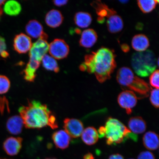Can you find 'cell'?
I'll return each mask as SVG.
<instances>
[{"mask_svg":"<svg viewBox=\"0 0 159 159\" xmlns=\"http://www.w3.org/2000/svg\"><path fill=\"white\" fill-rule=\"evenodd\" d=\"M45 159H57L54 158H47Z\"/></svg>","mask_w":159,"mask_h":159,"instance_id":"40","label":"cell"},{"mask_svg":"<svg viewBox=\"0 0 159 159\" xmlns=\"http://www.w3.org/2000/svg\"><path fill=\"white\" fill-rule=\"evenodd\" d=\"M52 138L56 148L61 150L68 148L71 140L70 137L65 130H63L53 133Z\"/></svg>","mask_w":159,"mask_h":159,"instance_id":"13","label":"cell"},{"mask_svg":"<svg viewBox=\"0 0 159 159\" xmlns=\"http://www.w3.org/2000/svg\"><path fill=\"white\" fill-rule=\"evenodd\" d=\"M0 159H2V158H0Z\"/></svg>","mask_w":159,"mask_h":159,"instance_id":"41","label":"cell"},{"mask_svg":"<svg viewBox=\"0 0 159 159\" xmlns=\"http://www.w3.org/2000/svg\"><path fill=\"white\" fill-rule=\"evenodd\" d=\"M159 71L158 70H155L150 77V83L151 86L155 89H159Z\"/></svg>","mask_w":159,"mask_h":159,"instance_id":"30","label":"cell"},{"mask_svg":"<svg viewBox=\"0 0 159 159\" xmlns=\"http://www.w3.org/2000/svg\"><path fill=\"white\" fill-rule=\"evenodd\" d=\"M24 124L27 129H40L48 126L58 128L56 118L47 105L36 100L28 101L26 105L19 108Z\"/></svg>","mask_w":159,"mask_h":159,"instance_id":"2","label":"cell"},{"mask_svg":"<svg viewBox=\"0 0 159 159\" xmlns=\"http://www.w3.org/2000/svg\"><path fill=\"white\" fill-rule=\"evenodd\" d=\"M23 141V139L20 137H9L3 142V150L9 156H16L21 150Z\"/></svg>","mask_w":159,"mask_h":159,"instance_id":"11","label":"cell"},{"mask_svg":"<svg viewBox=\"0 0 159 159\" xmlns=\"http://www.w3.org/2000/svg\"><path fill=\"white\" fill-rule=\"evenodd\" d=\"M107 26L109 32L115 34L120 32L124 28V22L116 13L109 16L107 20Z\"/></svg>","mask_w":159,"mask_h":159,"instance_id":"18","label":"cell"},{"mask_svg":"<svg viewBox=\"0 0 159 159\" xmlns=\"http://www.w3.org/2000/svg\"><path fill=\"white\" fill-rule=\"evenodd\" d=\"M131 63L135 73L142 77L149 76L157 67L156 57L154 52L150 50L134 53Z\"/></svg>","mask_w":159,"mask_h":159,"instance_id":"5","label":"cell"},{"mask_svg":"<svg viewBox=\"0 0 159 159\" xmlns=\"http://www.w3.org/2000/svg\"><path fill=\"white\" fill-rule=\"evenodd\" d=\"M99 138L106 139L107 144L116 145L122 143L128 139L134 142L138 141V137L118 119L109 117L104 126H101L98 130Z\"/></svg>","mask_w":159,"mask_h":159,"instance_id":"3","label":"cell"},{"mask_svg":"<svg viewBox=\"0 0 159 159\" xmlns=\"http://www.w3.org/2000/svg\"><path fill=\"white\" fill-rule=\"evenodd\" d=\"M114 51L102 47L96 52L87 55L84 61L80 66L81 71L94 73L99 83H103L111 78L116 67Z\"/></svg>","mask_w":159,"mask_h":159,"instance_id":"1","label":"cell"},{"mask_svg":"<svg viewBox=\"0 0 159 159\" xmlns=\"http://www.w3.org/2000/svg\"><path fill=\"white\" fill-rule=\"evenodd\" d=\"M50 54L55 59H62L67 57L69 53V47L62 39H55L49 45Z\"/></svg>","mask_w":159,"mask_h":159,"instance_id":"6","label":"cell"},{"mask_svg":"<svg viewBox=\"0 0 159 159\" xmlns=\"http://www.w3.org/2000/svg\"><path fill=\"white\" fill-rule=\"evenodd\" d=\"M134 159L131 158V159Z\"/></svg>","mask_w":159,"mask_h":159,"instance_id":"42","label":"cell"},{"mask_svg":"<svg viewBox=\"0 0 159 159\" xmlns=\"http://www.w3.org/2000/svg\"><path fill=\"white\" fill-rule=\"evenodd\" d=\"M121 49L125 52H128L130 50V48L128 45L123 44L121 46Z\"/></svg>","mask_w":159,"mask_h":159,"instance_id":"35","label":"cell"},{"mask_svg":"<svg viewBox=\"0 0 159 159\" xmlns=\"http://www.w3.org/2000/svg\"><path fill=\"white\" fill-rule=\"evenodd\" d=\"M158 3V1L155 0H139L137 1L139 8L144 13L152 12L156 7L157 4Z\"/></svg>","mask_w":159,"mask_h":159,"instance_id":"26","label":"cell"},{"mask_svg":"<svg viewBox=\"0 0 159 159\" xmlns=\"http://www.w3.org/2000/svg\"><path fill=\"white\" fill-rule=\"evenodd\" d=\"M25 31L29 36L34 39L48 38V37L43 31L42 25L36 20H31L25 26Z\"/></svg>","mask_w":159,"mask_h":159,"instance_id":"12","label":"cell"},{"mask_svg":"<svg viewBox=\"0 0 159 159\" xmlns=\"http://www.w3.org/2000/svg\"><path fill=\"white\" fill-rule=\"evenodd\" d=\"M41 61L43 66L47 70L56 73L59 72L60 69L58 63L56 59L51 56L45 55Z\"/></svg>","mask_w":159,"mask_h":159,"instance_id":"24","label":"cell"},{"mask_svg":"<svg viewBox=\"0 0 159 159\" xmlns=\"http://www.w3.org/2000/svg\"><path fill=\"white\" fill-rule=\"evenodd\" d=\"M2 10L1 8H0V17H1V16L2 14Z\"/></svg>","mask_w":159,"mask_h":159,"instance_id":"39","label":"cell"},{"mask_svg":"<svg viewBox=\"0 0 159 159\" xmlns=\"http://www.w3.org/2000/svg\"><path fill=\"white\" fill-rule=\"evenodd\" d=\"M150 101L151 104L155 108H158L159 102V89H155L151 91Z\"/></svg>","mask_w":159,"mask_h":159,"instance_id":"29","label":"cell"},{"mask_svg":"<svg viewBox=\"0 0 159 159\" xmlns=\"http://www.w3.org/2000/svg\"><path fill=\"white\" fill-rule=\"evenodd\" d=\"M133 48L138 52L146 50L150 46L149 39L144 34L136 35L133 37L132 41Z\"/></svg>","mask_w":159,"mask_h":159,"instance_id":"19","label":"cell"},{"mask_svg":"<svg viewBox=\"0 0 159 159\" xmlns=\"http://www.w3.org/2000/svg\"><path fill=\"white\" fill-rule=\"evenodd\" d=\"M108 159H124V158L122 155L117 153L111 155Z\"/></svg>","mask_w":159,"mask_h":159,"instance_id":"34","label":"cell"},{"mask_svg":"<svg viewBox=\"0 0 159 159\" xmlns=\"http://www.w3.org/2000/svg\"><path fill=\"white\" fill-rule=\"evenodd\" d=\"M74 21L77 26L81 28H85L92 23V18L90 14L86 12H78L75 15Z\"/></svg>","mask_w":159,"mask_h":159,"instance_id":"23","label":"cell"},{"mask_svg":"<svg viewBox=\"0 0 159 159\" xmlns=\"http://www.w3.org/2000/svg\"><path fill=\"white\" fill-rule=\"evenodd\" d=\"M23 121L20 116L15 115L8 119L6 124L7 130L10 134L13 135L19 134L22 131Z\"/></svg>","mask_w":159,"mask_h":159,"instance_id":"15","label":"cell"},{"mask_svg":"<svg viewBox=\"0 0 159 159\" xmlns=\"http://www.w3.org/2000/svg\"><path fill=\"white\" fill-rule=\"evenodd\" d=\"M32 44L30 38L23 33L16 35L14 39V48L20 54H24L30 51Z\"/></svg>","mask_w":159,"mask_h":159,"instance_id":"10","label":"cell"},{"mask_svg":"<svg viewBox=\"0 0 159 159\" xmlns=\"http://www.w3.org/2000/svg\"><path fill=\"white\" fill-rule=\"evenodd\" d=\"M63 17L60 11L52 9L47 14L45 22L49 27L55 28L59 26L63 21Z\"/></svg>","mask_w":159,"mask_h":159,"instance_id":"17","label":"cell"},{"mask_svg":"<svg viewBox=\"0 0 159 159\" xmlns=\"http://www.w3.org/2000/svg\"><path fill=\"white\" fill-rule=\"evenodd\" d=\"M91 5L95 10L98 17L105 19V17L108 18L111 15L116 13L114 9L109 8L108 6L101 1H94Z\"/></svg>","mask_w":159,"mask_h":159,"instance_id":"22","label":"cell"},{"mask_svg":"<svg viewBox=\"0 0 159 159\" xmlns=\"http://www.w3.org/2000/svg\"><path fill=\"white\" fill-rule=\"evenodd\" d=\"M138 159H156V158L152 152L149 151H145L139 154Z\"/></svg>","mask_w":159,"mask_h":159,"instance_id":"32","label":"cell"},{"mask_svg":"<svg viewBox=\"0 0 159 159\" xmlns=\"http://www.w3.org/2000/svg\"><path fill=\"white\" fill-rule=\"evenodd\" d=\"M53 4L57 7H61L66 4L68 1L67 0L64 1H53Z\"/></svg>","mask_w":159,"mask_h":159,"instance_id":"33","label":"cell"},{"mask_svg":"<svg viewBox=\"0 0 159 159\" xmlns=\"http://www.w3.org/2000/svg\"><path fill=\"white\" fill-rule=\"evenodd\" d=\"M95 158L92 153L90 152L87 153L83 157V159H94Z\"/></svg>","mask_w":159,"mask_h":159,"instance_id":"36","label":"cell"},{"mask_svg":"<svg viewBox=\"0 0 159 159\" xmlns=\"http://www.w3.org/2000/svg\"><path fill=\"white\" fill-rule=\"evenodd\" d=\"M47 39L40 38L33 43L30 50V59L41 62L43 57L48 51L49 45Z\"/></svg>","mask_w":159,"mask_h":159,"instance_id":"7","label":"cell"},{"mask_svg":"<svg viewBox=\"0 0 159 159\" xmlns=\"http://www.w3.org/2000/svg\"><path fill=\"white\" fill-rule=\"evenodd\" d=\"M143 144L147 149L156 150L159 147V138L157 134L152 131H149L144 135L143 138Z\"/></svg>","mask_w":159,"mask_h":159,"instance_id":"20","label":"cell"},{"mask_svg":"<svg viewBox=\"0 0 159 159\" xmlns=\"http://www.w3.org/2000/svg\"><path fill=\"white\" fill-rule=\"evenodd\" d=\"M63 123L65 132L72 138H79L84 130L83 123L79 119L67 118L65 119Z\"/></svg>","mask_w":159,"mask_h":159,"instance_id":"9","label":"cell"},{"mask_svg":"<svg viewBox=\"0 0 159 159\" xmlns=\"http://www.w3.org/2000/svg\"><path fill=\"white\" fill-rule=\"evenodd\" d=\"M5 1H0V8H1V6L4 3Z\"/></svg>","mask_w":159,"mask_h":159,"instance_id":"37","label":"cell"},{"mask_svg":"<svg viewBox=\"0 0 159 159\" xmlns=\"http://www.w3.org/2000/svg\"><path fill=\"white\" fill-rule=\"evenodd\" d=\"M129 130L135 134H142L146 130L145 121L140 116L132 117L128 122Z\"/></svg>","mask_w":159,"mask_h":159,"instance_id":"16","label":"cell"},{"mask_svg":"<svg viewBox=\"0 0 159 159\" xmlns=\"http://www.w3.org/2000/svg\"><path fill=\"white\" fill-rule=\"evenodd\" d=\"M21 11V7L20 4L15 1H9L5 4L4 11L7 15L16 16L19 14Z\"/></svg>","mask_w":159,"mask_h":159,"instance_id":"25","label":"cell"},{"mask_svg":"<svg viewBox=\"0 0 159 159\" xmlns=\"http://www.w3.org/2000/svg\"><path fill=\"white\" fill-rule=\"evenodd\" d=\"M98 39V35L94 30L88 29L81 33L79 41L80 46L85 48H90L94 45Z\"/></svg>","mask_w":159,"mask_h":159,"instance_id":"14","label":"cell"},{"mask_svg":"<svg viewBox=\"0 0 159 159\" xmlns=\"http://www.w3.org/2000/svg\"><path fill=\"white\" fill-rule=\"evenodd\" d=\"M120 1L121 3H126L129 2L128 1Z\"/></svg>","mask_w":159,"mask_h":159,"instance_id":"38","label":"cell"},{"mask_svg":"<svg viewBox=\"0 0 159 159\" xmlns=\"http://www.w3.org/2000/svg\"><path fill=\"white\" fill-rule=\"evenodd\" d=\"M118 102L120 107L125 109L127 114L129 115L137 104L138 97L133 91L125 90L119 94Z\"/></svg>","mask_w":159,"mask_h":159,"instance_id":"8","label":"cell"},{"mask_svg":"<svg viewBox=\"0 0 159 159\" xmlns=\"http://www.w3.org/2000/svg\"><path fill=\"white\" fill-rule=\"evenodd\" d=\"M37 69L34 68L29 63H27L25 69L23 71L24 78L25 80L27 82H34L37 76Z\"/></svg>","mask_w":159,"mask_h":159,"instance_id":"27","label":"cell"},{"mask_svg":"<svg viewBox=\"0 0 159 159\" xmlns=\"http://www.w3.org/2000/svg\"><path fill=\"white\" fill-rule=\"evenodd\" d=\"M81 135L83 142L89 146L95 144L98 140V131L93 127H87Z\"/></svg>","mask_w":159,"mask_h":159,"instance_id":"21","label":"cell"},{"mask_svg":"<svg viewBox=\"0 0 159 159\" xmlns=\"http://www.w3.org/2000/svg\"><path fill=\"white\" fill-rule=\"evenodd\" d=\"M7 45L4 39L0 36V56L3 58H7L9 56L7 51Z\"/></svg>","mask_w":159,"mask_h":159,"instance_id":"31","label":"cell"},{"mask_svg":"<svg viewBox=\"0 0 159 159\" xmlns=\"http://www.w3.org/2000/svg\"><path fill=\"white\" fill-rule=\"evenodd\" d=\"M116 80L125 89L136 93L141 98L148 97L152 89L148 83L135 75L132 70L128 67H122L119 69Z\"/></svg>","mask_w":159,"mask_h":159,"instance_id":"4","label":"cell"},{"mask_svg":"<svg viewBox=\"0 0 159 159\" xmlns=\"http://www.w3.org/2000/svg\"><path fill=\"white\" fill-rule=\"evenodd\" d=\"M11 82L7 77L0 75V94H6L9 90Z\"/></svg>","mask_w":159,"mask_h":159,"instance_id":"28","label":"cell"}]
</instances>
